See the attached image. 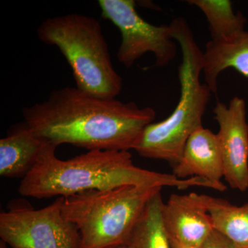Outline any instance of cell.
I'll list each match as a JSON object with an SVG mask.
<instances>
[{"mask_svg": "<svg viewBox=\"0 0 248 248\" xmlns=\"http://www.w3.org/2000/svg\"><path fill=\"white\" fill-rule=\"evenodd\" d=\"M22 115L35 135L56 147L129 151L138 146L156 112L133 102L94 97L66 86L51 91L43 102L24 107Z\"/></svg>", "mask_w": 248, "mask_h": 248, "instance_id": "cell-1", "label": "cell"}, {"mask_svg": "<svg viewBox=\"0 0 248 248\" xmlns=\"http://www.w3.org/2000/svg\"><path fill=\"white\" fill-rule=\"evenodd\" d=\"M58 147L48 143L32 170L22 179L19 193L37 199L71 197L89 190L124 186L191 187L214 189L215 183L202 177L180 179L173 174L155 172L134 164L129 151H90L68 160L57 157Z\"/></svg>", "mask_w": 248, "mask_h": 248, "instance_id": "cell-2", "label": "cell"}, {"mask_svg": "<svg viewBox=\"0 0 248 248\" xmlns=\"http://www.w3.org/2000/svg\"><path fill=\"white\" fill-rule=\"evenodd\" d=\"M170 25L172 39L182 50V62L179 67L180 98L169 117L145 128L135 151L143 157L164 160L174 166L182 157L189 138L203 126V117L212 93L206 84L201 83L203 53L188 24L179 17Z\"/></svg>", "mask_w": 248, "mask_h": 248, "instance_id": "cell-3", "label": "cell"}, {"mask_svg": "<svg viewBox=\"0 0 248 248\" xmlns=\"http://www.w3.org/2000/svg\"><path fill=\"white\" fill-rule=\"evenodd\" d=\"M39 40L60 49L73 71L76 87L91 95L115 99L122 79L111 62L100 23L95 18L70 14L45 19Z\"/></svg>", "mask_w": 248, "mask_h": 248, "instance_id": "cell-4", "label": "cell"}, {"mask_svg": "<svg viewBox=\"0 0 248 248\" xmlns=\"http://www.w3.org/2000/svg\"><path fill=\"white\" fill-rule=\"evenodd\" d=\"M163 187L124 186L66 197L63 217L79 231L81 248L128 244L150 201Z\"/></svg>", "mask_w": 248, "mask_h": 248, "instance_id": "cell-5", "label": "cell"}, {"mask_svg": "<svg viewBox=\"0 0 248 248\" xmlns=\"http://www.w3.org/2000/svg\"><path fill=\"white\" fill-rule=\"evenodd\" d=\"M64 197L35 210L16 202L0 214V238L10 248H81L76 225L62 213Z\"/></svg>", "mask_w": 248, "mask_h": 248, "instance_id": "cell-6", "label": "cell"}, {"mask_svg": "<svg viewBox=\"0 0 248 248\" xmlns=\"http://www.w3.org/2000/svg\"><path fill=\"white\" fill-rule=\"evenodd\" d=\"M102 17L110 21L122 34L118 61L126 68L148 53L154 54V67L169 65L177 55V45L170 24H150L139 15L133 0H99Z\"/></svg>", "mask_w": 248, "mask_h": 248, "instance_id": "cell-7", "label": "cell"}, {"mask_svg": "<svg viewBox=\"0 0 248 248\" xmlns=\"http://www.w3.org/2000/svg\"><path fill=\"white\" fill-rule=\"evenodd\" d=\"M219 130V142L225 180L232 188L248 189V123L243 98L234 97L228 106L218 102L213 110Z\"/></svg>", "mask_w": 248, "mask_h": 248, "instance_id": "cell-8", "label": "cell"}, {"mask_svg": "<svg viewBox=\"0 0 248 248\" xmlns=\"http://www.w3.org/2000/svg\"><path fill=\"white\" fill-rule=\"evenodd\" d=\"M161 215L168 236L189 247L202 248L214 231L203 195L172 194Z\"/></svg>", "mask_w": 248, "mask_h": 248, "instance_id": "cell-9", "label": "cell"}, {"mask_svg": "<svg viewBox=\"0 0 248 248\" xmlns=\"http://www.w3.org/2000/svg\"><path fill=\"white\" fill-rule=\"evenodd\" d=\"M172 167V174L180 179L198 177L221 182L224 169L217 134L203 126L197 129L187 140L179 162Z\"/></svg>", "mask_w": 248, "mask_h": 248, "instance_id": "cell-10", "label": "cell"}, {"mask_svg": "<svg viewBox=\"0 0 248 248\" xmlns=\"http://www.w3.org/2000/svg\"><path fill=\"white\" fill-rule=\"evenodd\" d=\"M48 144L25 122L14 127L0 140V175L24 179L35 168Z\"/></svg>", "mask_w": 248, "mask_h": 248, "instance_id": "cell-11", "label": "cell"}, {"mask_svg": "<svg viewBox=\"0 0 248 248\" xmlns=\"http://www.w3.org/2000/svg\"><path fill=\"white\" fill-rule=\"evenodd\" d=\"M203 60L205 84L213 94L218 91V76L228 68H234L248 78V31L226 40L209 41Z\"/></svg>", "mask_w": 248, "mask_h": 248, "instance_id": "cell-12", "label": "cell"}, {"mask_svg": "<svg viewBox=\"0 0 248 248\" xmlns=\"http://www.w3.org/2000/svg\"><path fill=\"white\" fill-rule=\"evenodd\" d=\"M214 230L239 248H248V202L241 206L203 195Z\"/></svg>", "mask_w": 248, "mask_h": 248, "instance_id": "cell-13", "label": "cell"}, {"mask_svg": "<svg viewBox=\"0 0 248 248\" xmlns=\"http://www.w3.org/2000/svg\"><path fill=\"white\" fill-rule=\"evenodd\" d=\"M205 15L212 40H223L244 32L247 19L241 12L235 14L229 0H188Z\"/></svg>", "mask_w": 248, "mask_h": 248, "instance_id": "cell-14", "label": "cell"}, {"mask_svg": "<svg viewBox=\"0 0 248 248\" xmlns=\"http://www.w3.org/2000/svg\"><path fill=\"white\" fill-rule=\"evenodd\" d=\"M164 203L161 192L150 201L129 239L131 248H171L161 215Z\"/></svg>", "mask_w": 248, "mask_h": 248, "instance_id": "cell-15", "label": "cell"}, {"mask_svg": "<svg viewBox=\"0 0 248 248\" xmlns=\"http://www.w3.org/2000/svg\"><path fill=\"white\" fill-rule=\"evenodd\" d=\"M201 248H239L231 240L223 236L221 233L215 231L204 242Z\"/></svg>", "mask_w": 248, "mask_h": 248, "instance_id": "cell-16", "label": "cell"}, {"mask_svg": "<svg viewBox=\"0 0 248 248\" xmlns=\"http://www.w3.org/2000/svg\"><path fill=\"white\" fill-rule=\"evenodd\" d=\"M169 239L170 241V244L171 248H195L189 247V246H186V245L181 244V243L178 242L177 241H176V240L172 239V238L169 237Z\"/></svg>", "mask_w": 248, "mask_h": 248, "instance_id": "cell-17", "label": "cell"}, {"mask_svg": "<svg viewBox=\"0 0 248 248\" xmlns=\"http://www.w3.org/2000/svg\"><path fill=\"white\" fill-rule=\"evenodd\" d=\"M104 248H131L128 244H122L117 245V246H110V247H107Z\"/></svg>", "mask_w": 248, "mask_h": 248, "instance_id": "cell-18", "label": "cell"}, {"mask_svg": "<svg viewBox=\"0 0 248 248\" xmlns=\"http://www.w3.org/2000/svg\"><path fill=\"white\" fill-rule=\"evenodd\" d=\"M0 248H10L4 242L2 241H0Z\"/></svg>", "mask_w": 248, "mask_h": 248, "instance_id": "cell-19", "label": "cell"}]
</instances>
